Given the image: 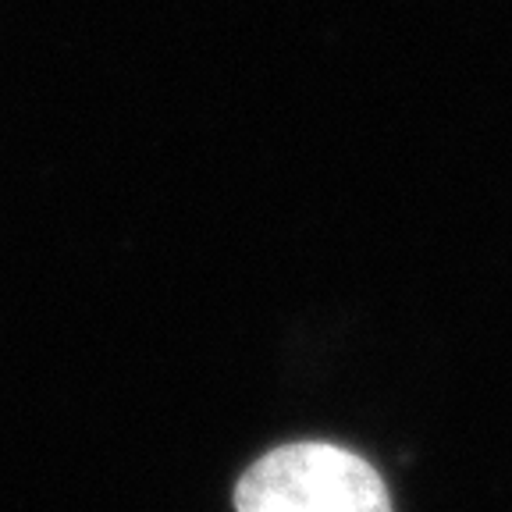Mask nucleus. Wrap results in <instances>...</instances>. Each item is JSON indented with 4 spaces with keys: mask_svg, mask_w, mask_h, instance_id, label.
I'll return each instance as SVG.
<instances>
[{
    "mask_svg": "<svg viewBox=\"0 0 512 512\" xmlns=\"http://www.w3.org/2000/svg\"><path fill=\"white\" fill-rule=\"evenodd\" d=\"M235 512H392V498L381 473L349 448L292 441L242 473Z\"/></svg>",
    "mask_w": 512,
    "mask_h": 512,
    "instance_id": "f257e3e1",
    "label": "nucleus"
}]
</instances>
